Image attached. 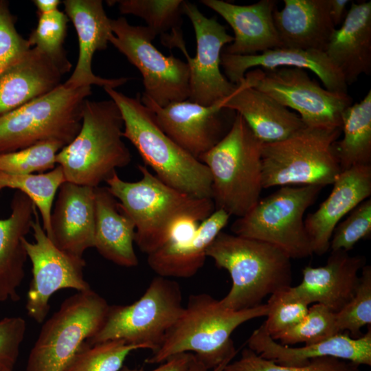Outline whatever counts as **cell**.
<instances>
[{
    "label": "cell",
    "instance_id": "obj_1",
    "mask_svg": "<svg viewBox=\"0 0 371 371\" xmlns=\"http://www.w3.org/2000/svg\"><path fill=\"white\" fill-rule=\"evenodd\" d=\"M139 180L129 182L117 172L106 181L111 193L131 218L135 243L148 255L170 240L181 226L199 223L214 210L211 199H199L164 183L144 165H138Z\"/></svg>",
    "mask_w": 371,
    "mask_h": 371
},
{
    "label": "cell",
    "instance_id": "obj_2",
    "mask_svg": "<svg viewBox=\"0 0 371 371\" xmlns=\"http://www.w3.org/2000/svg\"><path fill=\"white\" fill-rule=\"evenodd\" d=\"M267 312L266 304L235 311L207 293L191 295L164 343L146 363L160 364L174 355L190 352L212 370L236 356L232 333L247 321L266 317Z\"/></svg>",
    "mask_w": 371,
    "mask_h": 371
},
{
    "label": "cell",
    "instance_id": "obj_3",
    "mask_svg": "<svg viewBox=\"0 0 371 371\" xmlns=\"http://www.w3.org/2000/svg\"><path fill=\"white\" fill-rule=\"evenodd\" d=\"M104 89L120 111L123 137L135 146L144 166L150 167L155 175L169 186L196 198L212 199V178L207 167L161 129L139 94L129 97L114 88Z\"/></svg>",
    "mask_w": 371,
    "mask_h": 371
},
{
    "label": "cell",
    "instance_id": "obj_4",
    "mask_svg": "<svg viewBox=\"0 0 371 371\" xmlns=\"http://www.w3.org/2000/svg\"><path fill=\"white\" fill-rule=\"evenodd\" d=\"M207 257L231 277L232 286L220 300L228 308H254L267 295L291 286V259L271 244L221 232L209 246Z\"/></svg>",
    "mask_w": 371,
    "mask_h": 371
},
{
    "label": "cell",
    "instance_id": "obj_5",
    "mask_svg": "<svg viewBox=\"0 0 371 371\" xmlns=\"http://www.w3.org/2000/svg\"><path fill=\"white\" fill-rule=\"evenodd\" d=\"M123 128L114 101L87 99L78 135L56 155V164L65 181L96 188L117 172V168L128 166L132 156L122 139Z\"/></svg>",
    "mask_w": 371,
    "mask_h": 371
},
{
    "label": "cell",
    "instance_id": "obj_6",
    "mask_svg": "<svg viewBox=\"0 0 371 371\" xmlns=\"http://www.w3.org/2000/svg\"><path fill=\"white\" fill-rule=\"evenodd\" d=\"M263 143L236 113L225 135L199 160L209 169L215 210L241 217L260 199Z\"/></svg>",
    "mask_w": 371,
    "mask_h": 371
},
{
    "label": "cell",
    "instance_id": "obj_7",
    "mask_svg": "<svg viewBox=\"0 0 371 371\" xmlns=\"http://www.w3.org/2000/svg\"><path fill=\"white\" fill-rule=\"evenodd\" d=\"M91 94V87L73 89L61 84L0 115V154L45 142L67 146L80 129L82 106Z\"/></svg>",
    "mask_w": 371,
    "mask_h": 371
},
{
    "label": "cell",
    "instance_id": "obj_8",
    "mask_svg": "<svg viewBox=\"0 0 371 371\" xmlns=\"http://www.w3.org/2000/svg\"><path fill=\"white\" fill-rule=\"evenodd\" d=\"M341 131L306 126L287 139L263 144V188L333 185L341 172L334 148Z\"/></svg>",
    "mask_w": 371,
    "mask_h": 371
},
{
    "label": "cell",
    "instance_id": "obj_9",
    "mask_svg": "<svg viewBox=\"0 0 371 371\" xmlns=\"http://www.w3.org/2000/svg\"><path fill=\"white\" fill-rule=\"evenodd\" d=\"M182 302L179 284L157 276L139 300L129 305L110 306L102 326L85 344L120 339L154 352L181 315Z\"/></svg>",
    "mask_w": 371,
    "mask_h": 371
},
{
    "label": "cell",
    "instance_id": "obj_10",
    "mask_svg": "<svg viewBox=\"0 0 371 371\" xmlns=\"http://www.w3.org/2000/svg\"><path fill=\"white\" fill-rule=\"evenodd\" d=\"M322 188L312 185L282 186L237 218L231 230L234 234L271 244L291 259L308 258L313 254L304 215Z\"/></svg>",
    "mask_w": 371,
    "mask_h": 371
},
{
    "label": "cell",
    "instance_id": "obj_11",
    "mask_svg": "<svg viewBox=\"0 0 371 371\" xmlns=\"http://www.w3.org/2000/svg\"><path fill=\"white\" fill-rule=\"evenodd\" d=\"M109 306L91 289L65 300L43 324L25 371H64L85 341L102 326Z\"/></svg>",
    "mask_w": 371,
    "mask_h": 371
},
{
    "label": "cell",
    "instance_id": "obj_12",
    "mask_svg": "<svg viewBox=\"0 0 371 371\" xmlns=\"http://www.w3.org/2000/svg\"><path fill=\"white\" fill-rule=\"evenodd\" d=\"M243 82L295 110L306 126L341 128L342 113L352 102L348 93L322 87L301 68H254Z\"/></svg>",
    "mask_w": 371,
    "mask_h": 371
},
{
    "label": "cell",
    "instance_id": "obj_13",
    "mask_svg": "<svg viewBox=\"0 0 371 371\" xmlns=\"http://www.w3.org/2000/svg\"><path fill=\"white\" fill-rule=\"evenodd\" d=\"M109 41L141 73L144 95L164 107L189 98L187 63L166 56L153 44L157 34L147 26L132 25L124 17L111 19Z\"/></svg>",
    "mask_w": 371,
    "mask_h": 371
},
{
    "label": "cell",
    "instance_id": "obj_14",
    "mask_svg": "<svg viewBox=\"0 0 371 371\" xmlns=\"http://www.w3.org/2000/svg\"><path fill=\"white\" fill-rule=\"evenodd\" d=\"M32 229L34 242L23 239L32 265V279L25 308L27 315L41 324L49 313V298L54 293L63 289L84 291L91 289V286L84 278V259L72 256L54 245L43 227L36 208Z\"/></svg>",
    "mask_w": 371,
    "mask_h": 371
},
{
    "label": "cell",
    "instance_id": "obj_15",
    "mask_svg": "<svg viewBox=\"0 0 371 371\" xmlns=\"http://www.w3.org/2000/svg\"><path fill=\"white\" fill-rule=\"evenodd\" d=\"M182 11L192 24L196 43L194 58L189 56L185 43L178 47L185 55L189 68L188 100L203 106L224 101L236 87L220 69L223 49L233 41L234 37L216 18L206 17L195 4L183 1Z\"/></svg>",
    "mask_w": 371,
    "mask_h": 371
},
{
    "label": "cell",
    "instance_id": "obj_16",
    "mask_svg": "<svg viewBox=\"0 0 371 371\" xmlns=\"http://www.w3.org/2000/svg\"><path fill=\"white\" fill-rule=\"evenodd\" d=\"M141 100L153 112L161 129L199 160L228 132L227 120L236 113L223 107L224 101L203 106L186 100L161 107L144 94Z\"/></svg>",
    "mask_w": 371,
    "mask_h": 371
},
{
    "label": "cell",
    "instance_id": "obj_17",
    "mask_svg": "<svg viewBox=\"0 0 371 371\" xmlns=\"http://www.w3.org/2000/svg\"><path fill=\"white\" fill-rule=\"evenodd\" d=\"M65 14L77 33L78 57L75 69L63 83L69 88L97 85L117 88L124 85L127 78H104L92 71V59L97 51L105 49L112 34L111 19L109 18L100 0H65Z\"/></svg>",
    "mask_w": 371,
    "mask_h": 371
},
{
    "label": "cell",
    "instance_id": "obj_18",
    "mask_svg": "<svg viewBox=\"0 0 371 371\" xmlns=\"http://www.w3.org/2000/svg\"><path fill=\"white\" fill-rule=\"evenodd\" d=\"M247 348L261 357L278 365L300 367L311 360L332 357L358 366H371V328L360 337L352 338L339 333L323 341L293 347L280 344L265 330L263 326L253 331L247 341Z\"/></svg>",
    "mask_w": 371,
    "mask_h": 371
},
{
    "label": "cell",
    "instance_id": "obj_19",
    "mask_svg": "<svg viewBox=\"0 0 371 371\" xmlns=\"http://www.w3.org/2000/svg\"><path fill=\"white\" fill-rule=\"evenodd\" d=\"M95 188L65 181L58 190L47 235L61 251L82 258L94 245Z\"/></svg>",
    "mask_w": 371,
    "mask_h": 371
},
{
    "label": "cell",
    "instance_id": "obj_20",
    "mask_svg": "<svg viewBox=\"0 0 371 371\" xmlns=\"http://www.w3.org/2000/svg\"><path fill=\"white\" fill-rule=\"evenodd\" d=\"M328 196L304 219L313 254L322 256L330 249L333 231L341 219L371 195V165L341 171Z\"/></svg>",
    "mask_w": 371,
    "mask_h": 371
},
{
    "label": "cell",
    "instance_id": "obj_21",
    "mask_svg": "<svg viewBox=\"0 0 371 371\" xmlns=\"http://www.w3.org/2000/svg\"><path fill=\"white\" fill-rule=\"evenodd\" d=\"M201 2L218 14L233 30L234 40L223 49V53L255 55L282 47L273 21L276 1L261 0L248 5L221 0Z\"/></svg>",
    "mask_w": 371,
    "mask_h": 371
},
{
    "label": "cell",
    "instance_id": "obj_22",
    "mask_svg": "<svg viewBox=\"0 0 371 371\" xmlns=\"http://www.w3.org/2000/svg\"><path fill=\"white\" fill-rule=\"evenodd\" d=\"M366 262L363 256L331 251L325 265L302 269V280L294 289L308 304H320L337 313L354 296Z\"/></svg>",
    "mask_w": 371,
    "mask_h": 371
},
{
    "label": "cell",
    "instance_id": "obj_23",
    "mask_svg": "<svg viewBox=\"0 0 371 371\" xmlns=\"http://www.w3.org/2000/svg\"><path fill=\"white\" fill-rule=\"evenodd\" d=\"M221 66L225 76L234 85L242 82L245 73L254 68L297 67L313 72L328 91L347 93L348 90L341 72L325 52L281 47L248 56L222 52Z\"/></svg>",
    "mask_w": 371,
    "mask_h": 371
},
{
    "label": "cell",
    "instance_id": "obj_24",
    "mask_svg": "<svg viewBox=\"0 0 371 371\" xmlns=\"http://www.w3.org/2000/svg\"><path fill=\"white\" fill-rule=\"evenodd\" d=\"M229 218L224 210H215L193 232L172 238L147 255L148 266L161 277L194 276L205 263L209 246L227 225Z\"/></svg>",
    "mask_w": 371,
    "mask_h": 371
},
{
    "label": "cell",
    "instance_id": "obj_25",
    "mask_svg": "<svg viewBox=\"0 0 371 371\" xmlns=\"http://www.w3.org/2000/svg\"><path fill=\"white\" fill-rule=\"evenodd\" d=\"M65 72L32 47L0 73V115L40 98L61 85Z\"/></svg>",
    "mask_w": 371,
    "mask_h": 371
},
{
    "label": "cell",
    "instance_id": "obj_26",
    "mask_svg": "<svg viewBox=\"0 0 371 371\" xmlns=\"http://www.w3.org/2000/svg\"><path fill=\"white\" fill-rule=\"evenodd\" d=\"M223 106L240 114L263 144L287 139L306 126L296 113L243 81Z\"/></svg>",
    "mask_w": 371,
    "mask_h": 371
},
{
    "label": "cell",
    "instance_id": "obj_27",
    "mask_svg": "<svg viewBox=\"0 0 371 371\" xmlns=\"http://www.w3.org/2000/svg\"><path fill=\"white\" fill-rule=\"evenodd\" d=\"M325 53L341 72L347 85L371 73V1L351 3Z\"/></svg>",
    "mask_w": 371,
    "mask_h": 371
},
{
    "label": "cell",
    "instance_id": "obj_28",
    "mask_svg": "<svg viewBox=\"0 0 371 371\" xmlns=\"http://www.w3.org/2000/svg\"><path fill=\"white\" fill-rule=\"evenodd\" d=\"M273 21L282 47L325 52L336 29L330 14V0H284L275 10Z\"/></svg>",
    "mask_w": 371,
    "mask_h": 371
},
{
    "label": "cell",
    "instance_id": "obj_29",
    "mask_svg": "<svg viewBox=\"0 0 371 371\" xmlns=\"http://www.w3.org/2000/svg\"><path fill=\"white\" fill-rule=\"evenodd\" d=\"M10 215L0 219V302L19 299L17 291L25 276L27 255L23 239L32 229L36 207L31 199L15 191Z\"/></svg>",
    "mask_w": 371,
    "mask_h": 371
},
{
    "label": "cell",
    "instance_id": "obj_30",
    "mask_svg": "<svg viewBox=\"0 0 371 371\" xmlns=\"http://www.w3.org/2000/svg\"><path fill=\"white\" fill-rule=\"evenodd\" d=\"M135 227L107 186L95 188L94 245L105 259L122 267L138 265Z\"/></svg>",
    "mask_w": 371,
    "mask_h": 371
},
{
    "label": "cell",
    "instance_id": "obj_31",
    "mask_svg": "<svg viewBox=\"0 0 371 371\" xmlns=\"http://www.w3.org/2000/svg\"><path fill=\"white\" fill-rule=\"evenodd\" d=\"M343 137L334 143L341 171L371 165V91L359 102L347 107L341 115Z\"/></svg>",
    "mask_w": 371,
    "mask_h": 371
},
{
    "label": "cell",
    "instance_id": "obj_32",
    "mask_svg": "<svg viewBox=\"0 0 371 371\" xmlns=\"http://www.w3.org/2000/svg\"><path fill=\"white\" fill-rule=\"evenodd\" d=\"M65 181L60 166L46 173L13 175L0 172V190L12 188L27 196L41 214V223L47 236L50 231L54 197Z\"/></svg>",
    "mask_w": 371,
    "mask_h": 371
},
{
    "label": "cell",
    "instance_id": "obj_33",
    "mask_svg": "<svg viewBox=\"0 0 371 371\" xmlns=\"http://www.w3.org/2000/svg\"><path fill=\"white\" fill-rule=\"evenodd\" d=\"M118 5L123 14H132L143 19L147 27L162 37L181 32L182 0H120L110 1ZM169 35V34H168Z\"/></svg>",
    "mask_w": 371,
    "mask_h": 371
},
{
    "label": "cell",
    "instance_id": "obj_34",
    "mask_svg": "<svg viewBox=\"0 0 371 371\" xmlns=\"http://www.w3.org/2000/svg\"><path fill=\"white\" fill-rule=\"evenodd\" d=\"M140 349L146 348L120 339L84 344L64 371H120L128 355Z\"/></svg>",
    "mask_w": 371,
    "mask_h": 371
},
{
    "label": "cell",
    "instance_id": "obj_35",
    "mask_svg": "<svg viewBox=\"0 0 371 371\" xmlns=\"http://www.w3.org/2000/svg\"><path fill=\"white\" fill-rule=\"evenodd\" d=\"M338 333L335 313L324 305L314 304L300 322L280 334L275 340L285 346L300 343L310 345Z\"/></svg>",
    "mask_w": 371,
    "mask_h": 371
},
{
    "label": "cell",
    "instance_id": "obj_36",
    "mask_svg": "<svg viewBox=\"0 0 371 371\" xmlns=\"http://www.w3.org/2000/svg\"><path fill=\"white\" fill-rule=\"evenodd\" d=\"M68 21L66 14L59 10L38 15L37 26L27 39L32 47L45 54L65 73L71 68L63 47Z\"/></svg>",
    "mask_w": 371,
    "mask_h": 371
},
{
    "label": "cell",
    "instance_id": "obj_37",
    "mask_svg": "<svg viewBox=\"0 0 371 371\" xmlns=\"http://www.w3.org/2000/svg\"><path fill=\"white\" fill-rule=\"evenodd\" d=\"M266 304L268 312L267 319L262 326L273 339L300 322L309 308V304L297 294L292 286L270 295Z\"/></svg>",
    "mask_w": 371,
    "mask_h": 371
},
{
    "label": "cell",
    "instance_id": "obj_38",
    "mask_svg": "<svg viewBox=\"0 0 371 371\" xmlns=\"http://www.w3.org/2000/svg\"><path fill=\"white\" fill-rule=\"evenodd\" d=\"M64 146L45 142L16 151L0 154V172L28 175L54 169L56 155Z\"/></svg>",
    "mask_w": 371,
    "mask_h": 371
},
{
    "label": "cell",
    "instance_id": "obj_39",
    "mask_svg": "<svg viewBox=\"0 0 371 371\" xmlns=\"http://www.w3.org/2000/svg\"><path fill=\"white\" fill-rule=\"evenodd\" d=\"M359 282L352 299L338 312L335 319L339 333L347 330L352 338L362 336L361 329L371 324V267L361 271Z\"/></svg>",
    "mask_w": 371,
    "mask_h": 371
},
{
    "label": "cell",
    "instance_id": "obj_40",
    "mask_svg": "<svg viewBox=\"0 0 371 371\" xmlns=\"http://www.w3.org/2000/svg\"><path fill=\"white\" fill-rule=\"evenodd\" d=\"M359 367L352 362L332 357L313 359L304 366H280L247 348L238 360L226 366L225 371H359Z\"/></svg>",
    "mask_w": 371,
    "mask_h": 371
},
{
    "label": "cell",
    "instance_id": "obj_41",
    "mask_svg": "<svg viewBox=\"0 0 371 371\" xmlns=\"http://www.w3.org/2000/svg\"><path fill=\"white\" fill-rule=\"evenodd\" d=\"M371 236V199H367L350 212L335 228L330 242L331 251L348 252L359 240Z\"/></svg>",
    "mask_w": 371,
    "mask_h": 371
},
{
    "label": "cell",
    "instance_id": "obj_42",
    "mask_svg": "<svg viewBox=\"0 0 371 371\" xmlns=\"http://www.w3.org/2000/svg\"><path fill=\"white\" fill-rule=\"evenodd\" d=\"M31 45L16 31L7 3L0 1V73L19 60Z\"/></svg>",
    "mask_w": 371,
    "mask_h": 371
},
{
    "label": "cell",
    "instance_id": "obj_43",
    "mask_svg": "<svg viewBox=\"0 0 371 371\" xmlns=\"http://www.w3.org/2000/svg\"><path fill=\"white\" fill-rule=\"evenodd\" d=\"M26 331V322L21 317L0 320V370H13Z\"/></svg>",
    "mask_w": 371,
    "mask_h": 371
},
{
    "label": "cell",
    "instance_id": "obj_44",
    "mask_svg": "<svg viewBox=\"0 0 371 371\" xmlns=\"http://www.w3.org/2000/svg\"><path fill=\"white\" fill-rule=\"evenodd\" d=\"M192 353L185 352L174 355L160 363L156 368L147 371H183L190 361ZM120 371H146L143 368H131L124 366Z\"/></svg>",
    "mask_w": 371,
    "mask_h": 371
},
{
    "label": "cell",
    "instance_id": "obj_45",
    "mask_svg": "<svg viewBox=\"0 0 371 371\" xmlns=\"http://www.w3.org/2000/svg\"><path fill=\"white\" fill-rule=\"evenodd\" d=\"M348 2V0H330V14L335 27L342 23Z\"/></svg>",
    "mask_w": 371,
    "mask_h": 371
},
{
    "label": "cell",
    "instance_id": "obj_46",
    "mask_svg": "<svg viewBox=\"0 0 371 371\" xmlns=\"http://www.w3.org/2000/svg\"><path fill=\"white\" fill-rule=\"evenodd\" d=\"M232 360L227 359L223 361L217 367L212 370H209L201 361H200L193 354L188 366L183 371H225L226 366Z\"/></svg>",
    "mask_w": 371,
    "mask_h": 371
},
{
    "label": "cell",
    "instance_id": "obj_47",
    "mask_svg": "<svg viewBox=\"0 0 371 371\" xmlns=\"http://www.w3.org/2000/svg\"><path fill=\"white\" fill-rule=\"evenodd\" d=\"M33 2L37 8L38 15L49 14L58 10L60 3L59 0H34Z\"/></svg>",
    "mask_w": 371,
    "mask_h": 371
},
{
    "label": "cell",
    "instance_id": "obj_48",
    "mask_svg": "<svg viewBox=\"0 0 371 371\" xmlns=\"http://www.w3.org/2000/svg\"><path fill=\"white\" fill-rule=\"evenodd\" d=\"M1 371H12V370L4 369V370H1Z\"/></svg>",
    "mask_w": 371,
    "mask_h": 371
},
{
    "label": "cell",
    "instance_id": "obj_49",
    "mask_svg": "<svg viewBox=\"0 0 371 371\" xmlns=\"http://www.w3.org/2000/svg\"><path fill=\"white\" fill-rule=\"evenodd\" d=\"M1 371V370H0Z\"/></svg>",
    "mask_w": 371,
    "mask_h": 371
}]
</instances>
